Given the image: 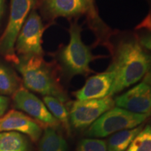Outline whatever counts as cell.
<instances>
[{"label":"cell","mask_w":151,"mask_h":151,"mask_svg":"<svg viewBox=\"0 0 151 151\" xmlns=\"http://www.w3.org/2000/svg\"><path fill=\"white\" fill-rule=\"evenodd\" d=\"M142 129V126H138L133 129L122 130L113 134L108 140L107 150L126 151L134 139Z\"/></svg>","instance_id":"cell-13"},{"label":"cell","mask_w":151,"mask_h":151,"mask_svg":"<svg viewBox=\"0 0 151 151\" xmlns=\"http://www.w3.org/2000/svg\"><path fill=\"white\" fill-rule=\"evenodd\" d=\"M67 141L55 128L47 127L39 143V151H67Z\"/></svg>","instance_id":"cell-14"},{"label":"cell","mask_w":151,"mask_h":151,"mask_svg":"<svg viewBox=\"0 0 151 151\" xmlns=\"http://www.w3.org/2000/svg\"><path fill=\"white\" fill-rule=\"evenodd\" d=\"M13 99L17 108L28 113L37 121L48 127L55 128L60 125V122L52 116L43 102L26 89L19 88L14 94Z\"/></svg>","instance_id":"cell-8"},{"label":"cell","mask_w":151,"mask_h":151,"mask_svg":"<svg viewBox=\"0 0 151 151\" xmlns=\"http://www.w3.org/2000/svg\"><path fill=\"white\" fill-rule=\"evenodd\" d=\"M70 40L60 52V61L70 76L76 75L86 76L92 73L90 64L96 57L81 39V29L77 23H73L69 29Z\"/></svg>","instance_id":"cell-3"},{"label":"cell","mask_w":151,"mask_h":151,"mask_svg":"<svg viewBox=\"0 0 151 151\" xmlns=\"http://www.w3.org/2000/svg\"><path fill=\"white\" fill-rule=\"evenodd\" d=\"M21 73L24 86L28 89L46 96H50L62 102L67 100L58 77L50 65L43 60L41 56L22 57L17 64Z\"/></svg>","instance_id":"cell-2"},{"label":"cell","mask_w":151,"mask_h":151,"mask_svg":"<svg viewBox=\"0 0 151 151\" xmlns=\"http://www.w3.org/2000/svg\"><path fill=\"white\" fill-rule=\"evenodd\" d=\"M26 138L16 132L0 133V151H27Z\"/></svg>","instance_id":"cell-15"},{"label":"cell","mask_w":151,"mask_h":151,"mask_svg":"<svg viewBox=\"0 0 151 151\" xmlns=\"http://www.w3.org/2000/svg\"><path fill=\"white\" fill-rule=\"evenodd\" d=\"M143 82H144L145 83L148 84V86L151 88V68L150 69V70L146 73V74L144 76Z\"/></svg>","instance_id":"cell-22"},{"label":"cell","mask_w":151,"mask_h":151,"mask_svg":"<svg viewBox=\"0 0 151 151\" xmlns=\"http://www.w3.org/2000/svg\"><path fill=\"white\" fill-rule=\"evenodd\" d=\"M126 151H151V122L141 130Z\"/></svg>","instance_id":"cell-18"},{"label":"cell","mask_w":151,"mask_h":151,"mask_svg":"<svg viewBox=\"0 0 151 151\" xmlns=\"http://www.w3.org/2000/svg\"><path fill=\"white\" fill-rule=\"evenodd\" d=\"M138 41L143 48L151 52V32L141 36Z\"/></svg>","instance_id":"cell-20"},{"label":"cell","mask_w":151,"mask_h":151,"mask_svg":"<svg viewBox=\"0 0 151 151\" xmlns=\"http://www.w3.org/2000/svg\"><path fill=\"white\" fill-rule=\"evenodd\" d=\"M44 27L40 16L32 11L16 39V50L22 57L41 56L43 54L42 36Z\"/></svg>","instance_id":"cell-7"},{"label":"cell","mask_w":151,"mask_h":151,"mask_svg":"<svg viewBox=\"0 0 151 151\" xmlns=\"http://www.w3.org/2000/svg\"><path fill=\"white\" fill-rule=\"evenodd\" d=\"M117 107L132 113L151 115V88L144 82L141 83L116 97Z\"/></svg>","instance_id":"cell-9"},{"label":"cell","mask_w":151,"mask_h":151,"mask_svg":"<svg viewBox=\"0 0 151 151\" xmlns=\"http://www.w3.org/2000/svg\"><path fill=\"white\" fill-rule=\"evenodd\" d=\"M9 104V100L7 97L4 96H0V117L3 116L8 109Z\"/></svg>","instance_id":"cell-21"},{"label":"cell","mask_w":151,"mask_h":151,"mask_svg":"<svg viewBox=\"0 0 151 151\" xmlns=\"http://www.w3.org/2000/svg\"><path fill=\"white\" fill-rule=\"evenodd\" d=\"M77 151H107V145L101 139H83L79 142Z\"/></svg>","instance_id":"cell-19"},{"label":"cell","mask_w":151,"mask_h":151,"mask_svg":"<svg viewBox=\"0 0 151 151\" xmlns=\"http://www.w3.org/2000/svg\"><path fill=\"white\" fill-rule=\"evenodd\" d=\"M150 68L151 55L143 49L139 41L132 39L120 43L109 69L115 74L109 96L137 83Z\"/></svg>","instance_id":"cell-1"},{"label":"cell","mask_w":151,"mask_h":151,"mask_svg":"<svg viewBox=\"0 0 151 151\" xmlns=\"http://www.w3.org/2000/svg\"><path fill=\"white\" fill-rule=\"evenodd\" d=\"M34 3L35 0H11L9 22L0 37V55L16 64L19 60L15 54V43Z\"/></svg>","instance_id":"cell-5"},{"label":"cell","mask_w":151,"mask_h":151,"mask_svg":"<svg viewBox=\"0 0 151 151\" xmlns=\"http://www.w3.org/2000/svg\"><path fill=\"white\" fill-rule=\"evenodd\" d=\"M115 74L112 71L107 70L90 77L81 89L75 93L79 101L99 99L108 97L114 82Z\"/></svg>","instance_id":"cell-10"},{"label":"cell","mask_w":151,"mask_h":151,"mask_svg":"<svg viewBox=\"0 0 151 151\" xmlns=\"http://www.w3.org/2000/svg\"><path fill=\"white\" fill-rule=\"evenodd\" d=\"M4 0H0V22L4 14Z\"/></svg>","instance_id":"cell-24"},{"label":"cell","mask_w":151,"mask_h":151,"mask_svg":"<svg viewBox=\"0 0 151 151\" xmlns=\"http://www.w3.org/2000/svg\"><path fill=\"white\" fill-rule=\"evenodd\" d=\"M43 101L51 114L60 122H61L68 133H70V124H69V114L63 102L55 97L50 96H45Z\"/></svg>","instance_id":"cell-16"},{"label":"cell","mask_w":151,"mask_h":151,"mask_svg":"<svg viewBox=\"0 0 151 151\" xmlns=\"http://www.w3.org/2000/svg\"><path fill=\"white\" fill-rule=\"evenodd\" d=\"M114 104V100L111 96L99 99L77 100L71 106L69 122L75 129H86L112 109Z\"/></svg>","instance_id":"cell-6"},{"label":"cell","mask_w":151,"mask_h":151,"mask_svg":"<svg viewBox=\"0 0 151 151\" xmlns=\"http://www.w3.org/2000/svg\"><path fill=\"white\" fill-rule=\"evenodd\" d=\"M19 81L14 72L0 64V93L14 94L19 89Z\"/></svg>","instance_id":"cell-17"},{"label":"cell","mask_w":151,"mask_h":151,"mask_svg":"<svg viewBox=\"0 0 151 151\" xmlns=\"http://www.w3.org/2000/svg\"><path fill=\"white\" fill-rule=\"evenodd\" d=\"M149 116L132 113L115 107L104 113L90 126L86 134L90 137H106L122 130L133 129L141 124Z\"/></svg>","instance_id":"cell-4"},{"label":"cell","mask_w":151,"mask_h":151,"mask_svg":"<svg viewBox=\"0 0 151 151\" xmlns=\"http://www.w3.org/2000/svg\"><path fill=\"white\" fill-rule=\"evenodd\" d=\"M143 27H148V29L151 31V17H150V16L147 17L146 20L144 21V23L143 24Z\"/></svg>","instance_id":"cell-23"},{"label":"cell","mask_w":151,"mask_h":151,"mask_svg":"<svg viewBox=\"0 0 151 151\" xmlns=\"http://www.w3.org/2000/svg\"><path fill=\"white\" fill-rule=\"evenodd\" d=\"M20 132L37 141L41 135V128L33 119L19 111L11 110L0 118V132Z\"/></svg>","instance_id":"cell-11"},{"label":"cell","mask_w":151,"mask_h":151,"mask_svg":"<svg viewBox=\"0 0 151 151\" xmlns=\"http://www.w3.org/2000/svg\"><path fill=\"white\" fill-rule=\"evenodd\" d=\"M90 0H47L46 9L52 18L79 16L89 8Z\"/></svg>","instance_id":"cell-12"}]
</instances>
